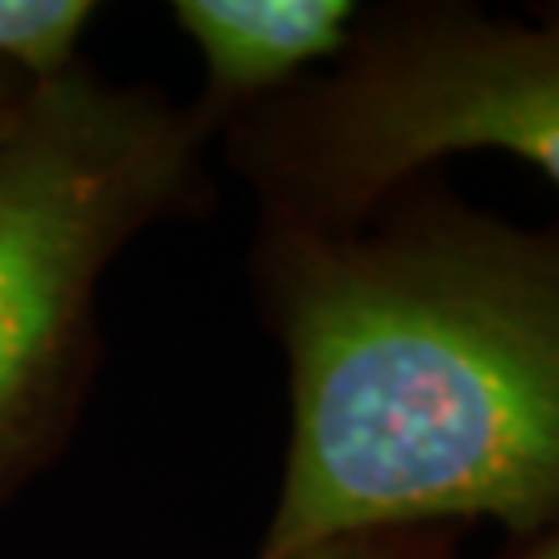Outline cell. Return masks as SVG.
Returning a JSON list of instances; mask_svg holds the SVG:
<instances>
[{"mask_svg":"<svg viewBox=\"0 0 559 559\" xmlns=\"http://www.w3.org/2000/svg\"><path fill=\"white\" fill-rule=\"evenodd\" d=\"M365 4L357 0H175L170 21L203 62L191 104L212 138L348 50Z\"/></svg>","mask_w":559,"mask_h":559,"instance_id":"4","label":"cell"},{"mask_svg":"<svg viewBox=\"0 0 559 559\" xmlns=\"http://www.w3.org/2000/svg\"><path fill=\"white\" fill-rule=\"evenodd\" d=\"M261 316L290 440L253 559L385 526H559V221L514 224L436 182L353 228L261 224Z\"/></svg>","mask_w":559,"mask_h":559,"instance_id":"1","label":"cell"},{"mask_svg":"<svg viewBox=\"0 0 559 559\" xmlns=\"http://www.w3.org/2000/svg\"><path fill=\"white\" fill-rule=\"evenodd\" d=\"M261 224L353 228L460 154H514L559 187V4L365 9L348 50L224 129Z\"/></svg>","mask_w":559,"mask_h":559,"instance_id":"2","label":"cell"},{"mask_svg":"<svg viewBox=\"0 0 559 559\" xmlns=\"http://www.w3.org/2000/svg\"><path fill=\"white\" fill-rule=\"evenodd\" d=\"M29 92H34V80H25L13 67L0 62V154H4V145L17 133L21 117H25V104H29Z\"/></svg>","mask_w":559,"mask_h":559,"instance_id":"7","label":"cell"},{"mask_svg":"<svg viewBox=\"0 0 559 559\" xmlns=\"http://www.w3.org/2000/svg\"><path fill=\"white\" fill-rule=\"evenodd\" d=\"M498 559H559V526L551 531V535H543V539L514 543V547Z\"/></svg>","mask_w":559,"mask_h":559,"instance_id":"8","label":"cell"},{"mask_svg":"<svg viewBox=\"0 0 559 559\" xmlns=\"http://www.w3.org/2000/svg\"><path fill=\"white\" fill-rule=\"evenodd\" d=\"M100 9L92 0H0V62L25 80H55L80 62Z\"/></svg>","mask_w":559,"mask_h":559,"instance_id":"5","label":"cell"},{"mask_svg":"<svg viewBox=\"0 0 559 559\" xmlns=\"http://www.w3.org/2000/svg\"><path fill=\"white\" fill-rule=\"evenodd\" d=\"M456 526H385L307 547L290 559H460Z\"/></svg>","mask_w":559,"mask_h":559,"instance_id":"6","label":"cell"},{"mask_svg":"<svg viewBox=\"0 0 559 559\" xmlns=\"http://www.w3.org/2000/svg\"><path fill=\"white\" fill-rule=\"evenodd\" d=\"M212 129L145 83H34L0 154V506L67 436L112 261L191 203Z\"/></svg>","mask_w":559,"mask_h":559,"instance_id":"3","label":"cell"}]
</instances>
